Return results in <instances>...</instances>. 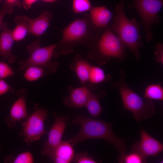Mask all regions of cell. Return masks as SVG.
<instances>
[{"mask_svg": "<svg viewBox=\"0 0 163 163\" xmlns=\"http://www.w3.org/2000/svg\"><path fill=\"white\" fill-rule=\"evenodd\" d=\"M73 161L77 163H96L93 157L89 155L86 151L75 154Z\"/></svg>", "mask_w": 163, "mask_h": 163, "instance_id": "26", "label": "cell"}, {"mask_svg": "<svg viewBox=\"0 0 163 163\" xmlns=\"http://www.w3.org/2000/svg\"><path fill=\"white\" fill-rule=\"evenodd\" d=\"M90 16L92 22L96 27L104 28L110 21L112 14L105 6L94 7L90 9Z\"/></svg>", "mask_w": 163, "mask_h": 163, "instance_id": "15", "label": "cell"}, {"mask_svg": "<svg viewBox=\"0 0 163 163\" xmlns=\"http://www.w3.org/2000/svg\"><path fill=\"white\" fill-rule=\"evenodd\" d=\"M0 152H1V149H0Z\"/></svg>", "mask_w": 163, "mask_h": 163, "instance_id": "34", "label": "cell"}, {"mask_svg": "<svg viewBox=\"0 0 163 163\" xmlns=\"http://www.w3.org/2000/svg\"><path fill=\"white\" fill-rule=\"evenodd\" d=\"M28 92L25 88L17 91V99L11 108L9 116L5 119V122L10 128L15 127L17 122L26 120L29 115L27 108L26 100Z\"/></svg>", "mask_w": 163, "mask_h": 163, "instance_id": "11", "label": "cell"}, {"mask_svg": "<svg viewBox=\"0 0 163 163\" xmlns=\"http://www.w3.org/2000/svg\"><path fill=\"white\" fill-rule=\"evenodd\" d=\"M72 144L68 141H62L49 156L56 163H69L73 161L74 151Z\"/></svg>", "mask_w": 163, "mask_h": 163, "instance_id": "14", "label": "cell"}, {"mask_svg": "<svg viewBox=\"0 0 163 163\" xmlns=\"http://www.w3.org/2000/svg\"><path fill=\"white\" fill-rule=\"evenodd\" d=\"M143 98L150 100H163V88L161 84H151L146 88Z\"/></svg>", "mask_w": 163, "mask_h": 163, "instance_id": "21", "label": "cell"}, {"mask_svg": "<svg viewBox=\"0 0 163 163\" xmlns=\"http://www.w3.org/2000/svg\"><path fill=\"white\" fill-rule=\"evenodd\" d=\"M163 5V0H134L128 4L129 8H134L138 13L145 32L147 42L151 41L153 37L152 28L159 23L160 16L158 13Z\"/></svg>", "mask_w": 163, "mask_h": 163, "instance_id": "7", "label": "cell"}, {"mask_svg": "<svg viewBox=\"0 0 163 163\" xmlns=\"http://www.w3.org/2000/svg\"><path fill=\"white\" fill-rule=\"evenodd\" d=\"M106 94L104 91H101L99 93L91 94L85 106L91 117L97 118L99 117L103 109L101 105L100 100Z\"/></svg>", "mask_w": 163, "mask_h": 163, "instance_id": "19", "label": "cell"}, {"mask_svg": "<svg viewBox=\"0 0 163 163\" xmlns=\"http://www.w3.org/2000/svg\"><path fill=\"white\" fill-rule=\"evenodd\" d=\"M120 80L113 84L117 88L122 99L123 110L131 112L135 120L138 121L149 119L155 113L153 103L151 100L142 98L128 86L126 80V73L123 69L119 71Z\"/></svg>", "mask_w": 163, "mask_h": 163, "instance_id": "3", "label": "cell"}, {"mask_svg": "<svg viewBox=\"0 0 163 163\" xmlns=\"http://www.w3.org/2000/svg\"><path fill=\"white\" fill-rule=\"evenodd\" d=\"M126 47L110 27H107L100 37L94 40L90 55V58L98 64H105L112 58L119 62L126 59Z\"/></svg>", "mask_w": 163, "mask_h": 163, "instance_id": "4", "label": "cell"}, {"mask_svg": "<svg viewBox=\"0 0 163 163\" xmlns=\"http://www.w3.org/2000/svg\"><path fill=\"white\" fill-rule=\"evenodd\" d=\"M155 59L156 62L163 65V45L161 43H158L156 46Z\"/></svg>", "mask_w": 163, "mask_h": 163, "instance_id": "30", "label": "cell"}, {"mask_svg": "<svg viewBox=\"0 0 163 163\" xmlns=\"http://www.w3.org/2000/svg\"><path fill=\"white\" fill-rule=\"evenodd\" d=\"M91 65L86 60L76 55L70 66L72 70L75 72L83 86L88 81L90 68Z\"/></svg>", "mask_w": 163, "mask_h": 163, "instance_id": "18", "label": "cell"}, {"mask_svg": "<svg viewBox=\"0 0 163 163\" xmlns=\"http://www.w3.org/2000/svg\"><path fill=\"white\" fill-rule=\"evenodd\" d=\"M52 17L50 12L45 10L38 17L31 19L30 34L38 38L45 32L50 26L49 22Z\"/></svg>", "mask_w": 163, "mask_h": 163, "instance_id": "16", "label": "cell"}, {"mask_svg": "<svg viewBox=\"0 0 163 163\" xmlns=\"http://www.w3.org/2000/svg\"><path fill=\"white\" fill-rule=\"evenodd\" d=\"M111 75H106L104 70L101 68L91 66L88 81L92 84L98 83L109 81L111 79Z\"/></svg>", "mask_w": 163, "mask_h": 163, "instance_id": "20", "label": "cell"}, {"mask_svg": "<svg viewBox=\"0 0 163 163\" xmlns=\"http://www.w3.org/2000/svg\"><path fill=\"white\" fill-rule=\"evenodd\" d=\"M13 10V6L8 4L5 2L0 11V29L5 16L6 14H11Z\"/></svg>", "mask_w": 163, "mask_h": 163, "instance_id": "29", "label": "cell"}, {"mask_svg": "<svg viewBox=\"0 0 163 163\" xmlns=\"http://www.w3.org/2000/svg\"><path fill=\"white\" fill-rule=\"evenodd\" d=\"M56 46V44H54L41 47L38 38L27 46V50L30 55L27 59L18 62V71L21 72L29 66H37L46 68L50 73L55 72L59 64L57 61L52 62V59Z\"/></svg>", "mask_w": 163, "mask_h": 163, "instance_id": "5", "label": "cell"}, {"mask_svg": "<svg viewBox=\"0 0 163 163\" xmlns=\"http://www.w3.org/2000/svg\"><path fill=\"white\" fill-rule=\"evenodd\" d=\"M7 93H14V90L13 88L3 79L0 78V95Z\"/></svg>", "mask_w": 163, "mask_h": 163, "instance_id": "28", "label": "cell"}, {"mask_svg": "<svg viewBox=\"0 0 163 163\" xmlns=\"http://www.w3.org/2000/svg\"><path fill=\"white\" fill-rule=\"evenodd\" d=\"M125 4L124 1L122 0L116 5L115 16L110 27L126 48L132 51L136 59L139 60L141 54L139 48L143 45L140 34L141 24L135 18L129 20L127 18Z\"/></svg>", "mask_w": 163, "mask_h": 163, "instance_id": "2", "label": "cell"}, {"mask_svg": "<svg viewBox=\"0 0 163 163\" xmlns=\"http://www.w3.org/2000/svg\"><path fill=\"white\" fill-rule=\"evenodd\" d=\"M31 19L24 15H18L15 16L14 21L16 25L12 31L14 41L18 42L24 39L30 34Z\"/></svg>", "mask_w": 163, "mask_h": 163, "instance_id": "17", "label": "cell"}, {"mask_svg": "<svg viewBox=\"0 0 163 163\" xmlns=\"http://www.w3.org/2000/svg\"><path fill=\"white\" fill-rule=\"evenodd\" d=\"M6 2L8 4L13 6L17 4L18 0H5Z\"/></svg>", "mask_w": 163, "mask_h": 163, "instance_id": "32", "label": "cell"}, {"mask_svg": "<svg viewBox=\"0 0 163 163\" xmlns=\"http://www.w3.org/2000/svg\"><path fill=\"white\" fill-rule=\"evenodd\" d=\"M38 0H24L23 5L24 8L28 9Z\"/></svg>", "mask_w": 163, "mask_h": 163, "instance_id": "31", "label": "cell"}, {"mask_svg": "<svg viewBox=\"0 0 163 163\" xmlns=\"http://www.w3.org/2000/svg\"><path fill=\"white\" fill-rule=\"evenodd\" d=\"M88 28L87 19H77L74 21L63 30L62 38L56 44L53 57L57 58L59 53H72L74 46L83 41L87 36Z\"/></svg>", "mask_w": 163, "mask_h": 163, "instance_id": "6", "label": "cell"}, {"mask_svg": "<svg viewBox=\"0 0 163 163\" xmlns=\"http://www.w3.org/2000/svg\"><path fill=\"white\" fill-rule=\"evenodd\" d=\"M69 94L63 99L64 104L67 107L75 109L85 106L91 91L85 86L77 88L70 86Z\"/></svg>", "mask_w": 163, "mask_h": 163, "instance_id": "12", "label": "cell"}, {"mask_svg": "<svg viewBox=\"0 0 163 163\" xmlns=\"http://www.w3.org/2000/svg\"><path fill=\"white\" fill-rule=\"evenodd\" d=\"M72 123L75 126L79 125L81 127L79 132L68 140L73 146L86 140L102 139L106 140L118 150L119 158L126 154V140L113 132L111 123L81 114L76 115Z\"/></svg>", "mask_w": 163, "mask_h": 163, "instance_id": "1", "label": "cell"}, {"mask_svg": "<svg viewBox=\"0 0 163 163\" xmlns=\"http://www.w3.org/2000/svg\"><path fill=\"white\" fill-rule=\"evenodd\" d=\"M5 161L6 163H32L34 161V159L30 152L25 151L20 153L15 157L9 156L5 158Z\"/></svg>", "mask_w": 163, "mask_h": 163, "instance_id": "23", "label": "cell"}, {"mask_svg": "<svg viewBox=\"0 0 163 163\" xmlns=\"http://www.w3.org/2000/svg\"><path fill=\"white\" fill-rule=\"evenodd\" d=\"M2 30L0 36V56L10 63L15 62L17 57L12 53V48L14 41L12 31L9 29L5 22H2L0 28Z\"/></svg>", "mask_w": 163, "mask_h": 163, "instance_id": "13", "label": "cell"}, {"mask_svg": "<svg viewBox=\"0 0 163 163\" xmlns=\"http://www.w3.org/2000/svg\"><path fill=\"white\" fill-rule=\"evenodd\" d=\"M54 122L48 134L47 139L43 143L41 152L45 156H49L61 142L64 132L69 119L68 116H58L53 112Z\"/></svg>", "mask_w": 163, "mask_h": 163, "instance_id": "9", "label": "cell"}, {"mask_svg": "<svg viewBox=\"0 0 163 163\" xmlns=\"http://www.w3.org/2000/svg\"><path fill=\"white\" fill-rule=\"evenodd\" d=\"M13 69L7 63L0 62V78L5 79L14 75Z\"/></svg>", "mask_w": 163, "mask_h": 163, "instance_id": "27", "label": "cell"}, {"mask_svg": "<svg viewBox=\"0 0 163 163\" xmlns=\"http://www.w3.org/2000/svg\"><path fill=\"white\" fill-rule=\"evenodd\" d=\"M91 8V5L89 0H73L72 9L75 13L87 11Z\"/></svg>", "mask_w": 163, "mask_h": 163, "instance_id": "25", "label": "cell"}, {"mask_svg": "<svg viewBox=\"0 0 163 163\" xmlns=\"http://www.w3.org/2000/svg\"><path fill=\"white\" fill-rule=\"evenodd\" d=\"M37 66H31L27 68L23 75L24 78L29 82H34L43 77L45 74L44 69Z\"/></svg>", "mask_w": 163, "mask_h": 163, "instance_id": "22", "label": "cell"}, {"mask_svg": "<svg viewBox=\"0 0 163 163\" xmlns=\"http://www.w3.org/2000/svg\"><path fill=\"white\" fill-rule=\"evenodd\" d=\"M120 163H142L146 161L145 158L138 153L132 152L131 153L126 154L122 157L119 158Z\"/></svg>", "mask_w": 163, "mask_h": 163, "instance_id": "24", "label": "cell"}, {"mask_svg": "<svg viewBox=\"0 0 163 163\" xmlns=\"http://www.w3.org/2000/svg\"><path fill=\"white\" fill-rule=\"evenodd\" d=\"M34 111L29 115L22 123L21 135L27 144L40 140L46 133L44 128V122L48 117V111L36 104Z\"/></svg>", "mask_w": 163, "mask_h": 163, "instance_id": "8", "label": "cell"}, {"mask_svg": "<svg viewBox=\"0 0 163 163\" xmlns=\"http://www.w3.org/2000/svg\"><path fill=\"white\" fill-rule=\"evenodd\" d=\"M2 0H0V2Z\"/></svg>", "mask_w": 163, "mask_h": 163, "instance_id": "35", "label": "cell"}, {"mask_svg": "<svg viewBox=\"0 0 163 163\" xmlns=\"http://www.w3.org/2000/svg\"><path fill=\"white\" fill-rule=\"evenodd\" d=\"M139 132L140 141L133 144L132 151L138 153L145 158L158 156L163 150V144L141 128Z\"/></svg>", "mask_w": 163, "mask_h": 163, "instance_id": "10", "label": "cell"}, {"mask_svg": "<svg viewBox=\"0 0 163 163\" xmlns=\"http://www.w3.org/2000/svg\"><path fill=\"white\" fill-rule=\"evenodd\" d=\"M43 1L46 2H52L55 1L56 0H42Z\"/></svg>", "mask_w": 163, "mask_h": 163, "instance_id": "33", "label": "cell"}]
</instances>
